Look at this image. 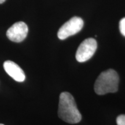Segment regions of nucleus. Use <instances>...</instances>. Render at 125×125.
Listing matches in <instances>:
<instances>
[{
    "instance_id": "2",
    "label": "nucleus",
    "mask_w": 125,
    "mask_h": 125,
    "mask_svg": "<svg viewBox=\"0 0 125 125\" xmlns=\"http://www.w3.org/2000/svg\"><path fill=\"white\" fill-rule=\"evenodd\" d=\"M119 77L116 71L109 69L102 72L94 83V91L98 95L115 93L118 90Z\"/></svg>"
},
{
    "instance_id": "9",
    "label": "nucleus",
    "mask_w": 125,
    "mask_h": 125,
    "mask_svg": "<svg viewBox=\"0 0 125 125\" xmlns=\"http://www.w3.org/2000/svg\"><path fill=\"white\" fill-rule=\"evenodd\" d=\"M5 1H6V0H0V4H2V3L4 2Z\"/></svg>"
},
{
    "instance_id": "4",
    "label": "nucleus",
    "mask_w": 125,
    "mask_h": 125,
    "mask_svg": "<svg viewBox=\"0 0 125 125\" xmlns=\"http://www.w3.org/2000/svg\"><path fill=\"white\" fill-rule=\"evenodd\" d=\"M97 48V43L94 39H86L78 47L75 55L76 60L80 62L89 60L94 55Z\"/></svg>"
},
{
    "instance_id": "6",
    "label": "nucleus",
    "mask_w": 125,
    "mask_h": 125,
    "mask_svg": "<svg viewBox=\"0 0 125 125\" xmlns=\"http://www.w3.org/2000/svg\"><path fill=\"white\" fill-rule=\"evenodd\" d=\"M4 68L6 73L17 82H21L25 80L26 76L23 70L13 62L10 60L5 62Z\"/></svg>"
},
{
    "instance_id": "8",
    "label": "nucleus",
    "mask_w": 125,
    "mask_h": 125,
    "mask_svg": "<svg viewBox=\"0 0 125 125\" xmlns=\"http://www.w3.org/2000/svg\"><path fill=\"white\" fill-rule=\"evenodd\" d=\"M117 125H125V115H121L116 118Z\"/></svg>"
},
{
    "instance_id": "7",
    "label": "nucleus",
    "mask_w": 125,
    "mask_h": 125,
    "mask_svg": "<svg viewBox=\"0 0 125 125\" xmlns=\"http://www.w3.org/2000/svg\"><path fill=\"white\" fill-rule=\"evenodd\" d=\"M119 30L121 34L125 37V18L122 19L120 21Z\"/></svg>"
},
{
    "instance_id": "10",
    "label": "nucleus",
    "mask_w": 125,
    "mask_h": 125,
    "mask_svg": "<svg viewBox=\"0 0 125 125\" xmlns=\"http://www.w3.org/2000/svg\"><path fill=\"white\" fill-rule=\"evenodd\" d=\"M0 125H3V124H0Z\"/></svg>"
},
{
    "instance_id": "1",
    "label": "nucleus",
    "mask_w": 125,
    "mask_h": 125,
    "mask_svg": "<svg viewBox=\"0 0 125 125\" xmlns=\"http://www.w3.org/2000/svg\"><path fill=\"white\" fill-rule=\"evenodd\" d=\"M59 117L65 122L75 124L82 119V115L73 96L68 92H62L59 97Z\"/></svg>"
},
{
    "instance_id": "5",
    "label": "nucleus",
    "mask_w": 125,
    "mask_h": 125,
    "mask_svg": "<svg viewBox=\"0 0 125 125\" xmlns=\"http://www.w3.org/2000/svg\"><path fill=\"white\" fill-rule=\"evenodd\" d=\"M29 29L26 23L19 21L13 24L7 31L8 38L15 42H20L27 37Z\"/></svg>"
},
{
    "instance_id": "3",
    "label": "nucleus",
    "mask_w": 125,
    "mask_h": 125,
    "mask_svg": "<svg viewBox=\"0 0 125 125\" xmlns=\"http://www.w3.org/2000/svg\"><path fill=\"white\" fill-rule=\"evenodd\" d=\"M83 21L79 17H73L65 23L59 30L58 38L61 40L74 35L79 32L83 27Z\"/></svg>"
}]
</instances>
